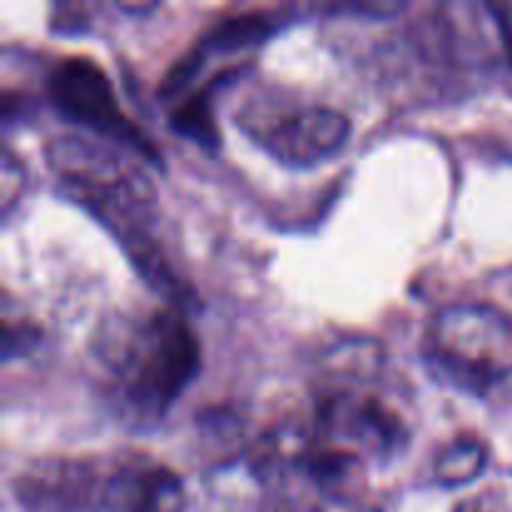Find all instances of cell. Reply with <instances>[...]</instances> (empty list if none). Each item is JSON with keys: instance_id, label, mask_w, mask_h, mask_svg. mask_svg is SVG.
<instances>
[{"instance_id": "6da1fadb", "label": "cell", "mask_w": 512, "mask_h": 512, "mask_svg": "<svg viewBox=\"0 0 512 512\" xmlns=\"http://www.w3.org/2000/svg\"><path fill=\"white\" fill-rule=\"evenodd\" d=\"M95 345L120 410L140 423L163 418L200 370V343L175 305L118 315Z\"/></svg>"}, {"instance_id": "7a4b0ae2", "label": "cell", "mask_w": 512, "mask_h": 512, "mask_svg": "<svg viewBox=\"0 0 512 512\" xmlns=\"http://www.w3.org/2000/svg\"><path fill=\"white\" fill-rule=\"evenodd\" d=\"M48 168L65 195L123 238L128 253L153 243L148 235L155 215V188L138 160H130L110 140L60 135L45 145Z\"/></svg>"}, {"instance_id": "3957f363", "label": "cell", "mask_w": 512, "mask_h": 512, "mask_svg": "<svg viewBox=\"0 0 512 512\" xmlns=\"http://www.w3.org/2000/svg\"><path fill=\"white\" fill-rule=\"evenodd\" d=\"M420 350L435 380L485 395L512 378V318L493 305H448L428 323Z\"/></svg>"}, {"instance_id": "277c9868", "label": "cell", "mask_w": 512, "mask_h": 512, "mask_svg": "<svg viewBox=\"0 0 512 512\" xmlns=\"http://www.w3.org/2000/svg\"><path fill=\"white\" fill-rule=\"evenodd\" d=\"M310 433L368 463L393 460L410 443V423L398 400L373 380H335L315 400Z\"/></svg>"}, {"instance_id": "5b68a950", "label": "cell", "mask_w": 512, "mask_h": 512, "mask_svg": "<svg viewBox=\"0 0 512 512\" xmlns=\"http://www.w3.org/2000/svg\"><path fill=\"white\" fill-rule=\"evenodd\" d=\"M48 95L65 118L85 125L100 138L123 145L135 155L158 160V150L148 135L123 113L113 83L95 60L70 55L53 65L48 75Z\"/></svg>"}, {"instance_id": "8992f818", "label": "cell", "mask_w": 512, "mask_h": 512, "mask_svg": "<svg viewBox=\"0 0 512 512\" xmlns=\"http://www.w3.org/2000/svg\"><path fill=\"white\" fill-rule=\"evenodd\" d=\"M245 123L265 153L295 168L328 160L350 135L348 115L325 105H290L265 113L250 110Z\"/></svg>"}, {"instance_id": "52a82bcc", "label": "cell", "mask_w": 512, "mask_h": 512, "mask_svg": "<svg viewBox=\"0 0 512 512\" xmlns=\"http://www.w3.org/2000/svg\"><path fill=\"white\" fill-rule=\"evenodd\" d=\"M100 488L98 468L75 458L35 460L13 480L23 512H93Z\"/></svg>"}, {"instance_id": "ba28073f", "label": "cell", "mask_w": 512, "mask_h": 512, "mask_svg": "<svg viewBox=\"0 0 512 512\" xmlns=\"http://www.w3.org/2000/svg\"><path fill=\"white\" fill-rule=\"evenodd\" d=\"M185 485L168 465L130 460L103 480L93 512H183Z\"/></svg>"}, {"instance_id": "9c48e42d", "label": "cell", "mask_w": 512, "mask_h": 512, "mask_svg": "<svg viewBox=\"0 0 512 512\" xmlns=\"http://www.w3.org/2000/svg\"><path fill=\"white\" fill-rule=\"evenodd\" d=\"M275 30V18H270L268 13H243L235 15V18L220 20L218 25L208 30L205 38H200V43L170 70V75L163 83V95L178 93L183 85H188L193 80V75L198 73L200 63L208 58L210 53H238V50L250 48V45H258L268 38Z\"/></svg>"}, {"instance_id": "30bf717a", "label": "cell", "mask_w": 512, "mask_h": 512, "mask_svg": "<svg viewBox=\"0 0 512 512\" xmlns=\"http://www.w3.org/2000/svg\"><path fill=\"white\" fill-rule=\"evenodd\" d=\"M488 465V445L475 435H460L448 448L440 450L435 460V478L438 483L455 488V485L473 483Z\"/></svg>"}, {"instance_id": "8fae6325", "label": "cell", "mask_w": 512, "mask_h": 512, "mask_svg": "<svg viewBox=\"0 0 512 512\" xmlns=\"http://www.w3.org/2000/svg\"><path fill=\"white\" fill-rule=\"evenodd\" d=\"M170 125L195 143L208 145V148L218 145V128L210 110V90H200L178 103V108L170 113Z\"/></svg>"}, {"instance_id": "7c38bea8", "label": "cell", "mask_w": 512, "mask_h": 512, "mask_svg": "<svg viewBox=\"0 0 512 512\" xmlns=\"http://www.w3.org/2000/svg\"><path fill=\"white\" fill-rule=\"evenodd\" d=\"M280 512H378L373 505L360 500V495H335L315 500H285Z\"/></svg>"}, {"instance_id": "4fadbf2b", "label": "cell", "mask_w": 512, "mask_h": 512, "mask_svg": "<svg viewBox=\"0 0 512 512\" xmlns=\"http://www.w3.org/2000/svg\"><path fill=\"white\" fill-rule=\"evenodd\" d=\"M455 512H512L508 498L500 490H485V493L470 495L455 508Z\"/></svg>"}, {"instance_id": "5bb4252c", "label": "cell", "mask_w": 512, "mask_h": 512, "mask_svg": "<svg viewBox=\"0 0 512 512\" xmlns=\"http://www.w3.org/2000/svg\"><path fill=\"white\" fill-rule=\"evenodd\" d=\"M493 13L498 15V23H500V28H503L505 45H508V53L512 58V10L510 8H493Z\"/></svg>"}]
</instances>
